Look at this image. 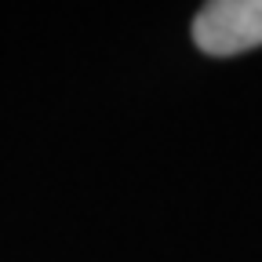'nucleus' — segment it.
<instances>
[{
  "label": "nucleus",
  "mask_w": 262,
  "mask_h": 262,
  "mask_svg": "<svg viewBox=\"0 0 262 262\" xmlns=\"http://www.w3.org/2000/svg\"><path fill=\"white\" fill-rule=\"evenodd\" d=\"M193 44L215 58L262 48V0H211V4H204L193 18Z\"/></svg>",
  "instance_id": "obj_1"
}]
</instances>
